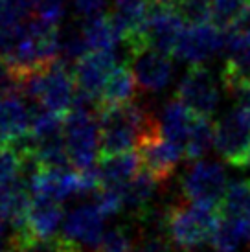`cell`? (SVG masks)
<instances>
[{
    "mask_svg": "<svg viewBox=\"0 0 250 252\" xmlns=\"http://www.w3.org/2000/svg\"><path fill=\"white\" fill-rule=\"evenodd\" d=\"M219 223L221 214L217 206L189 203L184 197L169 204L162 216L167 241L181 251H195L212 241Z\"/></svg>",
    "mask_w": 250,
    "mask_h": 252,
    "instance_id": "obj_1",
    "label": "cell"
},
{
    "mask_svg": "<svg viewBox=\"0 0 250 252\" xmlns=\"http://www.w3.org/2000/svg\"><path fill=\"white\" fill-rule=\"evenodd\" d=\"M156 120L138 103L109 107L97 111L99 124V155L131 153L134 146H138L140 138L153 126Z\"/></svg>",
    "mask_w": 250,
    "mask_h": 252,
    "instance_id": "obj_2",
    "label": "cell"
},
{
    "mask_svg": "<svg viewBox=\"0 0 250 252\" xmlns=\"http://www.w3.org/2000/svg\"><path fill=\"white\" fill-rule=\"evenodd\" d=\"M24 96L35 99L44 111L59 116H66L77 98V87L74 74L68 72L66 64L57 61L50 68L30 76L21 87Z\"/></svg>",
    "mask_w": 250,
    "mask_h": 252,
    "instance_id": "obj_3",
    "label": "cell"
},
{
    "mask_svg": "<svg viewBox=\"0 0 250 252\" xmlns=\"http://www.w3.org/2000/svg\"><path fill=\"white\" fill-rule=\"evenodd\" d=\"M64 140L70 162L77 171L96 168L99 153V124L91 109L74 107L64 116Z\"/></svg>",
    "mask_w": 250,
    "mask_h": 252,
    "instance_id": "obj_4",
    "label": "cell"
},
{
    "mask_svg": "<svg viewBox=\"0 0 250 252\" xmlns=\"http://www.w3.org/2000/svg\"><path fill=\"white\" fill-rule=\"evenodd\" d=\"M138 157L142 171L156 182H166L175 173L177 162L184 153L181 146L167 140L160 122H155L138 142Z\"/></svg>",
    "mask_w": 250,
    "mask_h": 252,
    "instance_id": "obj_5",
    "label": "cell"
},
{
    "mask_svg": "<svg viewBox=\"0 0 250 252\" xmlns=\"http://www.w3.org/2000/svg\"><path fill=\"white\" fill-rule=\"evenodd\" d=\"M216 147L222 160L234 168L250 166V112L243 107L230 111L216 126Z\"/></svg>",
    "mask_w": 250,
    "mask_h": 252,
    "instance_id": "obj_6",
    "label": "cell"
},
{
    "mask_svg": "<svg viewBox=\"0 0 250 252\" xmlns=\"http://www.w3.org/2000/svg\"><path fill=\"white\" fill-rule=\"evenodd\" d=\"M114 52H91L74 64V79L77 87V98L74 107L91 109L97 107V99L105 89L107 79L116 68Z\"/></svg>",
    "mask_w": 250,
    "mask_h": 252,
    "instance_id": "obj_7",
    "label": "cell"
},
{
    "mask_svg": "<svg viewBox=\"0 0 250 252\" xmlns=\"http://www.w3.org/2000/svg\"><path fill=\"white\" fill-rule=\"evenodd\" d=\"M226 188L224 169L217 162H195L182 177V197L189 203L219 208Z\"/></svg>",
    "mask_w": 250,
    "mask_h": 252,
    "instance_id": "obj_8",
    "label": "cell"
},
{
    "mask_svg": "<svg viewBox=\"0 0 250 252\" xmlns=\"http://www.w3.org/2000/svg\"><path fill=\"white\" fill-rule=\"evenodd\" d=\"M177 99L197 118H210L219 103V89L214 74L204 66H189L177 87Z\"/></svg>",
    "mask_w": 250,
    "mask_h": 252,
    "instance_id": "obj_9",
    "label": "cell"
},
{
    "mask_svg": "<svg viewBox=\"0 0 250 252\" xmlns=\"http://www.w3.org/2000/svg\"><path fill=\"white\" fill-rule=\"evenodd\" d=\"M184 21L177 13L175 6L151 2L149 19L146 26V39L149 46L166 56H175L177 44L184 33Z\"/></svg>",
    "mask_w": 250,
    "mask_h": 252,
    "instance_id": "obj_10",
    "label": "cell"
},
{
    "mask_svg": "<svg viewBox=\"0 0 250 252\" xmlns=\"http://www.w3.org/2000/svg\"><path fill=\"white\" fill-rule=\"evenodd\" d=\"M127 54L131 57V70L142 91L160 92L169 83L173 72V63L169 56L151 48L149 44L131 50Z\"/></svg>",
    "mask_w": 250,
    "mask_h": 252,
    "instance_id": "obj_11",
    "label": "cell"
},
{
    "mask_svg": "<svg viewBox=\"0 0 250 252\" xmlns=\"http://www.w3.org/2000/svg\"><path fill=\"white\" fill-rule=\"evenodd\" d=\"M151 9V0H114L111 19L127 44V52L149 44L146 26Z\"/></svg>",
    "mask_w": 250,
    "mask_h": 252,
    "instance_id": "obj_12",
    "label": "cell"
},
{
    "mask_svg": "<svg viewBox=\"0 0 250 252\" xmlns=\"http://www.w3.org/2000/svg\"><path fill=\"white\" fill-rule=\"evenodd\" d=\"M222 48H224V33L217 26L214 24L189 26L184 30L175 50V56L191 66H204V61H210Z\"/></svg>",
    "mask_w": 250,
    "mask_h": 252,
    "instance_id": "obj_13",
    "label": "cell"
},
{
    "mask_svg": "<svg viewBox=\"0 0 250 252\" xmlns=\"http://www.w3.org/2000/svg\"><path fill=\"white\" fill-rule=\"evenodd\" d=\"M105 216L96 204H83L72 210L62 223V236L74 243L94 249L105 234Z\"/></svg>",
    "mask_w": 250,
    "mask_h": 252,
    "instance_id": "obj_14",
    "label": "cell"
},
{
    "mask_svg": "<svg viewBox=\"0 0 250 252\" xmlns=\"http://www.w3.org/2000/svg\"><path fill=\"white\" fill-rule=\"evenodd\" d=\"M31 116L19 94L0 98V144H21L30 136Z\"/></svg>",
    "mask_w": 250,
    "mask_h": 252,
    "instance_id": "obj_15",
    "label": "cell"
},
{
    "mask_svg": "<svg viewBox=\"0 0 250 252\" xmlns=\"http://www.w3.org/2000/svg\"><path fill=\"white\" fill-rule=\"evenodd\" d=\"M97 168L99 189H124L140 173V157L134 153H122L101 157Z\"/></svg>",
    "mask_w": 250,
    "mask_h": 252,
    "instance_id": "obj_16",
    "label": "cell"
},
{
    "mask_svg": "<svg viewBox=\"0 0 250 252\" xmlns=\"http://www.w3.org/2000/svg\"><path fill=\"white\" fill-rule=\"evenodd\" d=\"M62 223L61 204L52 199L31 197V206L28 212V232L37 243L54 239V234Z\"/></svg>",
    "mask_w": 250,
    "mask_h": 252,
    "instance_id": "obj_17",
    "label": "cell"
},
{
    "mask_svg": "<svg viewBox=\"0 0 250 252\" xmlns=\"http://www.w3.org/2000/svg\"><path fill=\"white\" fill-rule=\"evenodd\" d=\"M136 91H138V83H136V77L132 74L131 66L118 64L105 83L103 92L97 99L96 112L101 109H109V107L132 103L136 98Z\"/></svg>",
    "mask_w": 250,
    "mask_h": 252,
    "instance_id": "obj_18",
    "label": "cell"
},
{
    "mask_svg": "<svg viewBox=\"0 0 250 252\" xmlns=\"http://www.w3.org/2000/svg\"><path fill=\"white\" fill-rule=\"evenodd\" d=\"M33 168L35 160L28 146V138L21 144H0V186L17 182L19 175L26 168Z\"/></svg>",
    "mask_w": 250,
    "mask_h": 252,
    "instance_id": "obj_19",
    "label": "cell"
},
{
    "mask_svg": "<svg viewBox=\"0 0 250 252\" xmlns=\"http://www.w3.org/2000/svg\"><path fill=\"white\" fill-rule=\"evenodd\" d=\"M221 81L230 96H241L250 91V46L226 57Z\"/></svg>",
    "mask_w": 250,
    "mask_h": 252,
    "instance_id": "obj_20",
    "label": "cell"
},
{
    "mask_svg": "<svg viewBox=\"0 0 250 252\" xmlns=\"http://www.w3.org/2000/svg\"><path fill=\"white\" fill-rule=\"evenodd\" d=\"M193 114L175 98L173 101H169L164 107L162 124H160L162 126V133H164L167 140H171L173 144H177V146H181L184 149L188 136L191 133V127H193Z\"/></svg>",
    "mask_w": 250,
    "mask_h": 252,
    "instance_id": "obj_21",
    "label": "cell"
},
{
    "mask_svg": "<svg viewBox=\"0 0 250 252\" xmlns=\"http://www.w3.org/2000/svg\"><path fill=\"white\" fill-rule=\"evenodd\" d=\"M81 33L91 52H114L118 41L122 39L118 28L107 15H99L91 21H85Z\"/></svg>",
    "mask_w": 250,
    "mask_h": 252,
    "instance_id": "obj_22",
    "label": "cell"
},
{
    "mask_svg": "<svg viewBox=\"0 0 250 252\" xmlns=\"http://www.w3.org/2000/svg\"><path fill=\"white\" fill-rule=\"evenodd\" d=\"M222 219L250 221V181H237L228 184L226 193L219 204Z\"/></svg>",
    "mask_w": 250,
    "mask_h": 252,
    "instance_id": "obj_23",
    "label": "cell"
},
{
    "mask_svg": "<svg viewBox=\"0 0 250 252\" xmlns=\"http://www.w3.org/2000/svg\"><path fill=\"white\" fill-rule=\"evenodd\" d=\"M158 182L151 179V177L140 171L124 189H122V197H124V208L132 212L136 216L146 217V208L149 206V201L155 193V186Z\"/></svg>",
    "mask_w": 250,
    "mask_h": 252,
    "instance_id": "obj_24",
    "label": "cell"
},
{
    "mask_svg": "<svg viewBox=\"0 0 250 252\" xmlns=\"http://www.w3.org/2000/svg\"><path fill=\"white\" fill-rule=\"evenodd\" d=\"M214 142H216V126L212 124V120L195 116L191 133L188 136L186 147H184V157L191 164H195L208 153Z\"/></svg>",
    "mask_w": 250,
    "mask_h": 252,
    "instance_id": "obj_25",
    "label": "cell"
},
{
    "mask_svg": "<svg viewBox=\"0 0 250 252\" xmlns=\"http://www.w3.org/2000/svg\"><path fill=\"white\" fill-rule=\"evenodd\" d=\"M250 221H239V219H222L217 226L216 234L212 238V247L219 252H234L241 241L249 239Z\"/></svg>",
    "mask_w": 250,
    "mask_h": 252,
    "instance_id": "obj_26",
    "label": "cell"
},
{
    "mask_svg": "<svg viewBox=\"0 0 250 252\" xmlns=\"http://www.w3.org/2000/svg\"><path fill=\"white\" fill-rule=\"evenodd\" d=\"M249 13L250 0H212V22L224 32Z\"/></svg>",
    "mask_w": 250,
    "mask_h": 252,
    "instance_id": "obj_27",
    "label": "cell"
},
{
    "mask_svg": "<svg viewBox=\"0 0 250 252\" xmlns=\"http://www.w3.org/2000/svg\"><path fill=\"white\" fill-rule=\"evenodd\" d=\"M134 243L136 239L129 226H114L105 230L103 238L99 239L92 252H132Z\"/></svg>",
    "mask_w": 250,
    "mask_h": 252,
    "instance_id": "obj_28",
    "label": "cell"
},
{
    "mask_svg": "<svg viewBox=\"0 0 250 252\" xmlns=\"http://www.w3.org/2000/svg\"><path fill=\"white\" fill-rule=\"evenodd\" d=\"M175 9L189 26H202L212 21V0H179Z\"/></svg>",
    "mask_w": 250,
    "mask_h": 252,
    "instance_id": "obj_29",
    "label": "cell"
},
{
    "mask_svg": "<svg viewBox=\"0 0 250 252\" xmlns=\"http://www.w3.org/2000/svg\"><path fill=\"white\" fill-rule=\"evenodd\" d=\"M30 9V0H0V26H21L28 21Z\"/></svg>",
    "mask_w": 250,
    "mask_h": 252,
    "instance_id": "obj_30",
    "label": "cell"
},
{
    "mask_svg": "<svg viewBox=\"0 0 250 252\" xmlns=\"http://www.w3.org/2000/svg\"><path fill=\"white\" fill-rule=\"evenodd\" d=\"M64 2L66 0H35V17L56 26L64 15Z\"/></svg>",
    "mask_w": 250,
    "mask_h": 252,
    "instance_id": "obj_31",
    "label": "cell"
},
{
    "mask_svg": "<svg viewBox=\"0 0 250 252\" xmlns=\"http://www.w3.org/2000/svg\"><path fill=\"white\" fill-rule=\"evenodd\" d=\"M105 6L107 0H74V9L79 17H83L85 21H91L94 17L105 15Z\"/></svg>",
    "mask_w": 250,
    "mask_h": 252,
    "instance_id": "obj_32",
    "label": "cell"
},
{
    "mask_svg": "<svg viewBox=\"0 0 250 252\" xmlns=\"http://www.w3.org/2000/svg\"><path fill=\"white\" fill-rule=\"evenodd\" d=\"M30 252H81L79 251V245H76L74 241L66 239L64 236L61 238H54L50 241H44V243H39V245L31 249Z\"/></svg>",
    "mask_w": 250,
    "mask_h": 252,
    "instance_id": "obj_33",
    "label": "cell"
},
{
    "mask_svg": "<svg viewBox=\"0 0 250 252\" xmlns=\"http://www.w3.org/2000/svg\"><path fill=\"white\" fill-rule=\"evenodd\" d=\"M136 252H171V249L167 243L160 241V239H151L146 245H142V249H138Z\"/></svg>",
    "mask_w": 250,
    "mask_h": 252,
    "instance_id": "obj_34",
    "label": "cell"
},
{
    "mask_svg": "<svg viewBox=\"0 0 250 252\" xmlns=\"http://www.w3.org/2000/svg\"><path fill=\"white\" fill-rule=\"evenodd\" d=\"M239 99H241V105H239V107H243L245 111L250 112V91H247L245 94H241V96H239Z\"/></svg>",
    "mask_w": 250,
    "mask_h": 252,
    "instance_id": "obj_35",
    "label": "cell"
},
{
    "mask_svg": "<svg viewBox=\"0 0 250 252\" xmlns=\"http://www.w3.org/2000/svg\"><path fill=\"white\" fill-rule=\"evenodd\" d=\"M151 2H160V4H169V6H175L179 0H151Z\"/></svg>",
    "mask_w": 250,
    "mask_h": 252,
    "instance_id": "obj_36",
    "label": "cell"
},
{
    "mask_svg": "<svg viewBox=\"0 0 250 252\" xmlns=\"http://www.w3.org/2000/svg\"><path fill=\"white\" fill-rule=\"evenodd\" d=\"M30 4H31V7H33V4H35V0H30Z\"/></svg>",
    "mask_w": 250,
    "mask_h": 252,
    "instance_id": "obj_37",
    "label": "cell"
},
{
    "mask_svg": "<svg viewBox=\"0 0 250 252\" xmlns=\"http://www.w3.org/2000/svg\"><path fill=\"white\" fill-rule=\"evenodd\" d=\"M2 252H13V251H2Z\"/></svg>",
    "mask_w": 250,
    "mask_h": 252,
    "instance_id": "obj_38",
    "label": "cell"
},
{
    "mask_svg": "<svg viewBox=\"0 0 250 252\" xmlns=\"http://www.w3.org/2000/svg\"><path fill=\"white\" fill-rule=\"evenodd\" d=\"M249 241H250V234H249Z\"/></svg>",
    "mask_w": 250,
    "mask_h": 252,
    "instance_id": "obj_39",
    "label": "cell"
}]
</instances>
